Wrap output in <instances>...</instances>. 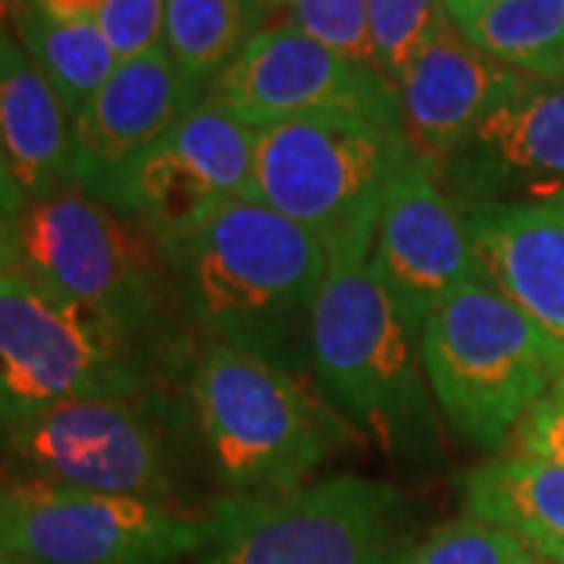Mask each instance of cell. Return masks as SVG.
<instances>
[{"label":"cell","instance_id":"cell-1","mask_svg":"<svg viewBox=\"0 0 564 564\" xmlns=\"http://www.w3.org/2000/svg\"><path fill=\"white\" fill-rule=\"evenodd\" d=\"M185 326L311 377V321L329 258L261 202H232L163 245Z\"/></svg>","mask_w":564,"mask_h":564},{"label":"cell","instance_id":"cell-2","mask_svg":"<svg viewBox=\"0 0 564 564\" xmlns=\"http://www.w3.org/2000/svg\"><path fill=\"white\" fill-rule=\"evenodd\" d=\"M185 399L217 496H273L314 484L358 440L311 377L210 339L192 351Z\"/></svg>","mask_w":564,"mask_h":564},{"label":"cell","instance_id":"cell-3","mask_svg":"<svg viewBox=\"0 0 564 564\" xmlns=\"http://www.w3.org/2000/svg\"><path fill=\"white\" fill-rule=\"evenodd\" d=\"M311 380L392 462H436L443 414L423 370L421 329L367 258L329 261L311 321Z\"/></svg>","mask_w":564,"mask_h":564},{"label":"cell","instance_id":"cell-4","mask_svg":"<svg viewBox=\"0 0 564 564\" xmlns=\"http://www.w3.org/2000/svg\"><path fill=\"white\" fill-rule=\"evenodd\" d=\"M10 480L185 505L204 474L202 440L182 389L85 399L0 423Z\"/></svg>","mask_w":564,"mask_h":564},{"label":"cell","instance_id":"cell-5","mask_svg":"<svg viewBox=\"0 0 564 564\" xmlns=\"http://www.w3.org/2000/svg\"><path fill=\"white\" fill-rule=\"evenodd\" d=\"M198 339H151L13 270L0 280V423L85 399L182 389Z\"/></svg>","mask_w":564,"mask_h":564},{"label":"cell","instance_id":"cell-6","mask_svg":"<svg viewBox=\"0 0 564 564\" xmlns=\"http://www.w3.org/2000/svg\"><path fill=\"white\" fill-rule=\"evenodd\" d=\"M414 151L402 126L321 113L258 129L254 202L299 223L329 261L370 258L386 192Z\"/></svg>","mask_w":564,"mask_h":564},{"label":"cell","instance_id":"cell-7","mask_svg":"<svg viewBox=\"0 0 564 564\" xmlns=\"http://www.w3.org/2000/svg\"><path fill=\"white\" fill-rule=\"evenodd\" d=\"M13 226L22 270L66 302L151 339H198L182 321L166 251L141 220L73 185L25 204Z\"/></svg>","mask_w":564,"mask_h":564},{"label":"cell","instance_id":"cell-8","mask_svg":"<svg viewBox=\"0 0 564 564\" xmlns=\"http://www.w3.org/2000/svg\"><path fill=\"white\" fill-rule=\"evenodd\" d=\"M421 355L445 426L484 452H499L564 373L524 314L484 280L423 321Z\"/></svg>","mask_w":564,"mask_h":564},{"label":"cell","instance_id":"cell-9","mask_svg":"<svg viewBox=\"0 0 564 564\" xmlns=\"http://www.w3.org/2000/svg\"><path fill=\"white\" fill-rule=\"evenodd\" d=\"M408 499L358 474L273 496H214L207 536L185 564H402Z\"/></svg>","mask_w":564,"mask_h":564},{"label":"cell","instance_id":"cell-10","mask_svg":"<svg viewBox=\"0 0 564 564\" xmlns=\"http://www.w3.org/2000/svg\"><path fill=\"white\" fill-rule=\"evenodd\" d=\"M207 505L151 502L0 477V555L29 564H185Z\"/></svg>","mask_w":564,"mask_h":564},{"label":"cell","instance_id":"cell-11","mask_svg":"<svg viewBox=\"0 0 564 564\" xmlns=\"http://www.w3.org/2000/svg\"><path fill=\"white\" fill-rule=\"evenodd\" d=\"M204 98L254 129L321 113L402 126L395 82L333 54L289 22H261Z\"/></svg>","mask_w":564,"mask_h":564},{"label":"cell","instance_id":"cell-12","mask_svg":"<svg viewBox=\"0 0 564 564\" xmlns=\"http://www.w3.org/2000/svg\"><path fill=\"white\" fill-rule=\"evenodd\" d=\"M433 176L462 214L564 202V82L518 76Z\"/></svg>","mask_w":564,"mask_h":564},{"label":"cell","instance_id":"cell-13","mask_svg":"<svg viewBox=\"0 0 564 564\" xmlns=\"http://www.w3.org/2000/svg\"><path fill=\"white\" fill-rule=\"evenodd\" d=\"M254 151L258 129L202 98L135 166L117 210L173 242L223 204L254 202Z\"/></svg>","mask_w":564,"mask_h":564},{"label":"cell","instance_id":"cell-14","mask_svg":"<svg viewBox=\"0 0 564 564\" xmlns=\"http://www.w3.org/2000/svg\"><path fill=\"white\" fill-rule=\"evenodd\" d=\"M204 95L163 47L120 63L73 120V185L117 210L135 166Z\"/></svg>","mask_w":564,"mask_h":564},{"label":"cell","instance_id":"cell-15","mask_svg":"<svg viewBox=\"0 0 564 564\" xmlns=\"http://www.w3.org/2000/svg\"><path fill=\"white\" fill-rule=\"evenodd\" d=\"M367 261L414 329L452 292L480 280L464 214L417 158L386 192Z\"/></svg>","mask_w":564,"mask_h":564},{"label":"cell","instance_id":"cell-16","mask_svg":"<svg viewBox=\"0 0 564 564\" xmlns=\"http://www.w3.org/2000/svg\"><path fill=\"white\" fill-rule=\"evenodd\" d=\"M480 280L524 314L564 370V202L464 214Z\"/></svg>","mask_w":564,"mask_h":564},{"label":"cell","instance_id":"cell-17","mask_svg":"<svg viewBox=\"0 0 564 564\" xmlns=\"http://www.w3.org/2000/svg\"><path fill=\"white\" fill-rule=\"evenodd\" d=\"M521 73L508 69L443 22L402 73V132L414 158L436 170Z\"/></svg>","mask_w":564,"mask_h":564},{"label":"cell","instance_id":"cell-18","mask_svg":"<svg viewBox=\"0 0 564 564\" xmlns=\"http://www.w3.org/2000/svg\"><path fill=\"white\" fill-rule=\"evenodd\" d=\"M0 158L29 204L73 188V120L7 25L0 29Z\"/></svg>","mask_w":564,"mask_h":564},{"label":"cell","instance_id":"cell-19","mask_svg":"<svg viewBox=\"0 0 564 564\" xmlns=\"http://www.w3.org/2000/svg\"><path fill=\"white\" fill-rule=\"evenodd\" d=\"M464 511L502 527L549 564H564V462L496 455L462 477Z\"/></svg>","mask_w":564,"mask_h":564},{"label":"cell","instance_id":"cell-20","mask_svg":"<svg viewBox=\"0 0 564 564\" xmlns=\"http://www.w3.org/2000/svg\"><path fill=\"white\" fill-rule=\"evenodd\" d=\"M13 32L44 79L61 95L69 120L79 117L82 107L101 91L104 82L120 66L95 20H54L41 13L35 0H20L13 13Z\"/></svg>","mask_w":564,"mask_h":564},{"label":"cell","instance_id":"cell-21","mask_svg":"<svg viewBox=\"0 0 564 564\" xmlns=\"http://www.w3.org/2000/svg\"><path fill=\"white\" fill-rule=\"evenodd\" d=\"M458 32L521 76L564 82V0H486Z\"/></svg>","mask_w":564,"mask_h":564},{"label":"cell","instance_id":"cell-22","mask_svg":"<svg viewBox=\"0 0 564 564\" xmlns=\"http://www.w3.org/2000/svg\"><path fill=\"white\" fill-rule=\"evenodd\" d=\"M254 0H166L163 51L204 91L258 32Z\"/></svg>","mask_w":564,"mask_h":564},{"label":"cell","instance_id":"cell-23","mask_svg":"<svg viewBox=\"0 0 564 564\" xmlns=\"http://www.w3.org/2000/svg\"><path fill=\"white\" fill-rule=\"evenodd\" d=\"M254 3L261 22H289L345 61L383 73L370 39L367 0H254Z\"/></svg>","mask_w":564,"mask_h":564},{"label":"cell","instance_id":"cell-24","mask_svg":"<svg viewBox=\"0 0 564 564\" xmlns=\"http://www.w3.org/2000/svg\"><path fill=\"white\" fill-rule=\"evenodd\" d=\"M533 552L502 527L467 514L433 527L404 545L402 564H530Z\"/></svg>","mask_w":564,"mask_h":564},{"label":"cell","instance_id":"cell-25","mask_svg":"<svg viewBox=\"0 0 564 564\" xmlns=\"http://www.w3.org/2000/svg\"><path fill=\"white\" fill-rule=\"evenodd\" d=\"M367 20L383 73L399 82L448 17L440 0H367Z\"/></svg>","mask_w":564,"mask_h":564},{"label":"cell","instance_id":"cell-26","mask_svg":"<svg viewBox=\"0 0 564 564\" xmlns=\"http://www.w3.org/2000/svg\"><path fill=\"white\" fill-rule=\"evenodd\" d=\"M95 25L117 54V61H139L163 47L166 0H104Z\"/></svg>","mask_w":564,"mask_h":564},{"label":"cell","instance_id":"cell-27","mask_svg":"<svg viewBox=\"0 0 564 564\" xmlns=\"http://www.w3.org/2000/svg\"><path fill=\"white\" fill-rule=\"evenodd\" d=\"M508 445L518 455L564 462V373L543 399L527 411V417L518 423Z\"/></svg>","mask_w":564,"mask_h":564},{"label":"cell","instance_id":"cell-28","mask_svg":"<svg viewBox=\"0 0 564 564\" xmlns=\"http://www.w3.org/2000/svg\"><path fill=\"white\" fill-rule=\"evenodd\" d=\"M104 0H35L41 13L54 17V20L63 22H82V20H95L98 10H101Z\"/></svg>","mask_w":564,"mask_h":564},{"label":"cell","instance_id":"cell-29","mask_svg":"<svg viewBox=\"0 0 564 564\" xmlns=\"http://www.w3.org/2000/svg\"><path fill=\"white\" fill-rule=\"evenodd\" d=\"M25 195L13 180V173L7 170V163L0 158V220H17L22 210H25Z\"/></svg>","mask_w":564,"mask_h":564},{"label":"cell","instance_id":"cell-30","mask_svg":"<svg viewBox=\"0 0 564 564\" xmlns=\"http://www.w3.org/2000/svg\"><path fill=\"white\" fill-rule=\"evenodd\" d=\"M20 239H17V226L13 220H0V280L10 276L13 270H20Z\"/></svg>","mask_w":564,"mask_h":564},{"label":"cell","instance_id":"cell-31","mask_svg":"<svg viewBox=\"0 0 564 564\" xmlns=\"http://www.w3.org/2000/svg\"><path fill=\"white\" fill-rule=\"evenodd\" d=\"M440 3H443L448 22H452L455 29H462V25H467V22L480 13V7H484L486 0H440Z\"/></svg>","mask_w":564,"mask_h":564},{"label":"cell","instance_id":"cell-32","mask_svg":"<svg viewBox=\"0 0 564 564\" xmlns=\"http://www.w3.org/2000/svg\"><path fill=\"white\" fill-rule=\"evenodd\" d=\"M17 7H20V0H0V29H3V22L13 20Z\"/></svg>","mask_w":564,"mask_h":564},{"label":"cell","instance_id":"cell-33","mask_svg":"<svg viewBox=\"0 0 564 564\" xmlns=\"http://www.w3.org/2000/svg\"><path fill=\"white\" fill-rule=\"evenodd\" d=\"M0 564H29V562H20V558H10V555H0Z\"/></svg>","mask_w":564,"mask_h":564},{"label":"cell","instance_id":"cell-34","mask_svg":"<svg viewBox=\"0 0 564 564\" xmlns=\"http://www.w3.org/2000/svg\"><path fill=\"white\" fill-rule=\"evenodd\" d=\"M530 564H549V562H543V558H536V555H533V558H530Z\"/></svg>","mask_w":564,"mask_h":564}]
</instances>
